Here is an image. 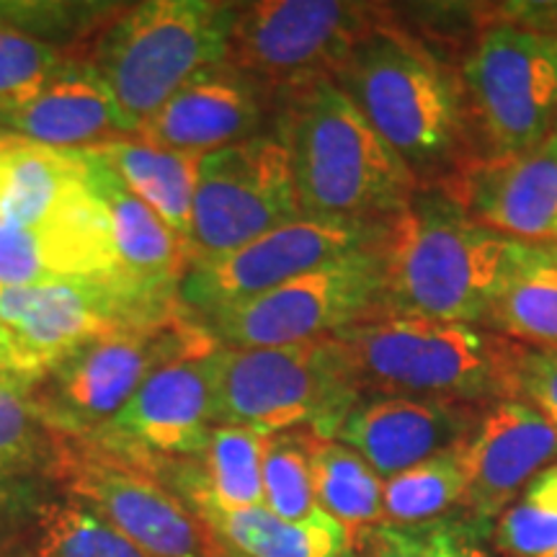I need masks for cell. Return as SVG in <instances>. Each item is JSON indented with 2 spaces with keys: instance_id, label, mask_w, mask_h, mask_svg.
Instances as JSON below:
<instances>
[{
  "instance_id": "cell-1",
  "label": "cell",
  "mask_w": 557,
  "mask_h": 557,
  "mask_svg": "<svg viewBox=\"0 0 557 557\" xmlns=\"http://www.w3.org/2000/svg\"><path fill=\"white\" fill-rule=\"evenodd\" d=\"M271 135L287 150L308 220L385 225L421 189L333 81L278 96L271 103Z\"/></svg>"
},
{
  "instance_id": "cell-2",
  "label": "cell",
  "mask_w": 557,
  "mask_h": 557,
  "mask_svg": "<svg viewBox=\"0 0 557 557\" xmlns=\"http://www.w3.org/2000/svg\"><path fill=\"white\" fill-rule=\"evenodd\" d=\"M385 312L485 329L517 240L470 218L447 191L421 186L382 225Z\"/></svg>"
},
{
  "instance_id": "cell-3",
  "label": "cell",
  "mask_w": 557,
  "mask_h": 557,
  "mask_svg": "<svg viewBox=\"0 0 557 557\" xmlns=\"http://www.w3.org/2000/svg\"><path fill=\"white\" fill-rule=\"evenodd\" d=\"M333 83L418 186L444 184L475 156L459 78L387 21L354 47Z\"/></svg>"
},
{
  "instance_id": "cell-4",
  "label": "cell",
  "mask_w": 557,
  "mask_h": 557,
  "mask_svg": "<svg viewBox=\"0 0 557 557\" xmlns=\"http://www.w3.org/2000/svg\"><path fill=\"white\" fill-rule=\"evenodd\" d=\"M361 398L403 395L496 406L519 400L527 346L478 325L380 312L336 333Z\"/></svg>"
},
{
  "instance_id": "cell-5",
  "label": "cell",
  "mask_w": 557,
  "mask_h": 557,
  "mask_svg": "<svg viewBox=\"0 0 557 557\" xmlns=\"http://www.w3.org/2000/svg\"><path fill=\"white\" fill-rule=\"evenodd\" d=\"M238 3L148 0L111 13L90 34L83 62L120 109L132 137L186 83L225 62Z\"/></svg>"
},
{
  "instance_id": "cell-6",
  "label": "cell",
  "mask_w": 557,
  "mask_h": 557,
  "mask_svg": "<svg viewBox=\"0 0 557 557\" xmlns=\"http://www.w3.org/2000/svg\"><path fill=\"white\" fill-rule=\"evenodd\" d=\"M218 348L212 333L189 310H176L90 341L60 359L29 389L32 406L50 431L99 442L158 369L207 357Z\"/></svg>"
},
{
  "instance_id": "cell-7",
  "label": "cell",
  "mask_w": 557,
  "mask_h": 557,
  "mask_svg": "<svg viewBox=\"0 0 557 557\" xmlns=\"http://www.w3.org/2000/svg\"><path fill=\"white\" fill-rule=\"evenodd\" d=\"M359 400L336 336L271 348L222 346L214 426H243L263 436L310 429L318 438H336Z\"/></svg>"
},
{
  "instance_id": "cell-8",
  "label": "cell",
  "mask_w": 557,
  "mask_h": 557,
  "mask_svg": "<svg viewBox=\"0 0 557 557\" xmlns=\"http://www.w3.org/2000/svg\"><path fill=\"white\" fill-rule=\"evenodd\" d=\"M387 13L346 0H261L238 3L222 65L240 73L269 99L333 81L338 67Z\"/></svg>"
},
{
  "instance_id": "cell-9",
  "label": "cell",
  "mask_w": 557,
  "mask_h": 557,
  "mask_svg": "<svg viewBox=\"0 0 557 557\" xmlns=\"http://www.w3.org/2000/svg\"><path fill=\"white\" fill-rule=\"evenodd\" d=\"M465 111L472 152L511 156L534 148L557 127V37L493 16L465 58Z\"/></svg>"
},
{
  "instance_id": "cell-10",
  "label": "cell",
  "mask_w": 557,
  "mask_h": 557,
  "mask_svg": "<svg viewBox=\"0 0 557 557\" xmlns=\"http://www.w3.org/2000/svg\"><path fill=\"white\" fill-rule=\"evenodd\" d=\"M47 472L65 493L150 557H222L214 537L176 493L145 465L86 438L52 431Z\"/></svg>"
},
{
  "instance_id": "cell-11",
  "label": "cell",
  "mask_w": 557,
  "mask_h": 557,
  "mask_svg": "<svg viewBox=\"0 0 557 557\" xmlns=\"http://www.w3.org/2000/svg\"><path fill=\"white\" fill-rule=\"evenodd\" d=\"M380 238L238 308L199 320L225 348L310 344L385 312Z\"/></svg>"
},
{
  "instance_id": "cell-12",
  "label": "cell",
  "mask_w": 557,
  "mask_h": 557,
  "mask_svg": "<svg viewBox=\"0 0 557 557\" xmlns=\"http://www.w3.org/2000/svg\"><path fill=\"white\" fill-rule=\"evenodd\" d=\"M302 220L289 156L263 132L199 160L191 207L189 267L218 259L271 230Z\"/></svg>"
},
{
  "instance_id": "cell-13",
  "label": "cell",
  "mask_w": 557,
  "mask_h": 557,
  "mask_svg": "<svg viewBox=\"0 0 557 557\" xmlns=\"http://www.w3.org/2000/svg\"><path fill=\"white\" fill-rule=\"evenodd\" d=\"M382 225H341L295 220L218 259L191 263L181 278L178 299L197 320L238 308L292 278L372 246Z\"/></svg>"
},
{
  "instance_id": "cell-14",
  "label": "cell",
  "mask_w": 557,
  "mask_h": 557,
  "mask_svg": "<svg viewBox=\"0 0 557 557\" xmlns=\"http://www.w3.org/2000/svg\"><path fill=\"white\" fill-rule=\"evenodd\" d=\"M176 310L184 305L160 308L145 302L116 276L0 284V323L37 354L47 372L90 341Z\"/></svg>"
},
{
  "instance_id": "cell-15",
  "label": "cell",
  "mask_w": 557,
  "mask_h": 557,
  "mask_svg": "<svg viewBox=\"0 0 557 557\" xmlns=\"http://www.w3.org/2000/svg\"><path fill=\"white\" fill-rule=\"evenodd\" d=\"M220 354L222 346L158 369L94 444L135 462L150 455L199 457L214 426Z\"/></svg>"
},
{
  "instance_id": "cell-16",
  "label": "cell",
  "mask_w": 557,
  "mask_h": 557,
  "mask_svg": "<svg viewBox=\"0 0 557 557\" xmlns=\"http://www.w3.org/2000/svg\"><path fill=\"white\" fill-rule=\"evenodd\" d=\"M438 189L508 240L557 243V127L529 150L470 158Z\"/></svg>"
},
{
  "instance_id": "cell-17",
  "label": "cell",
  "mask_w": 557,
  "mask_h": 557,
  "mask_svg": "<svg viewBox=\"0 0 557 557\" xmlns=\"http://www.w3.org/2000/svg\"><path fill=\"white\" fill-rule=\"evenodd\" d=\"M485 408L457 400L364 395L344 418L333 442L346 444L387 480L468 442Z\"/></svg>"
},
{
  "instance_id": "cell-18",
  "label": "cell",
  "mask_w": 557,
  "mask_h": 557,
  "mask_svg": "<svg viewBox=\"0 0 557 557\" xmlns=\"http://www.w3.org/2000/svg\"><path fill=\"white\" fill-rule=\"evenodd\" d=\"M269 120L267 96L240 73L220 65L186 83L132 139L160 150L205 158L214 150L263 135Z\"/></svg>"
},
{
  "instance_id": "cell-19",
  "label": "cell",
  "mask_w": 557,
  "mask_h": 557,
  "mask_svg": "<svg viewBox=\"0 0 557 557\" xmlns=\"http://www.w3.org/2000/svg\"><path fill=\"white\" fill-rule=\"evenodd\" d=\"M557 465V426L524 400L487 406L470 436L465 506L478 521L504 517L540 472Z\"/></svg>"
},
{
  "instance_id": "cell-20",
  "label": "cell",
  "mask_w": 557,
  "mask_h": 557,
  "mask_svg": "<svg viewBox=\"0 0 557 557\" xmlns=\"http://www.w3.org/2000/svg\"><path fill=\"white\" fill-rule=\"evenodd\" d=\"M88 189L107 207L116 246V278L160 308L181 305V278L189 271V248L143 199L129 191L120 173L96 148L81 150Z\"/></svg>"
},
{
  "instance_id": "cell-21",
  "label": "cell",
  "mask_w": 557,
  "mask_h": 557,
  "mask_svg": "<svg viewBox=\"0 0 557 557\" xmlns=\"http://www.w3.org/2000/svg\"><path fill=\"white\" fill-rule=\"evenodd\" d=\"M116 269L109 212L90 191L47 225H0V284L116 276Z\"/></svg>"
},
{
  "instance_id": "cell-22",
  "label": "cell",
  "mask_w": 557,
  "mask_h": 557,
  "mask_svg": "<svg viewBox=\"0 0 557 557\" xmlns=\"http://www.w3.org/2000/svg\"><path fill=\"white\" fill-rule=\"evenodd\" d=\"M0 129L60 150H88L132 139L107 86L81 58L70 60L37 99L0 116Z\"/></svg>"
},
{
  "instance_id": "cell-23",
  "label": "cell",
  "mask_w": 557,
  "mask_h": 557,
  "mask_svg": "<svg viewBox=\"0 0 557 557\" xmlns=\"http://www.w3.org/2000/svg\"><path fill=\"white\" fill-rule=\"evenodd\" d=\"M88 191L81 150L47 148L11 132L0 143V225H47Z\"/></svg>"
},
{
  "instance_id": "cell-24",
  "label": "cell",
  "mask_w": 557,
  "mask_h": 557,
  "mask_svg": "<svg viewBox=\"0 0 557 557\" xmlns=\"http://www.w3.org/2000/svg\"><path fill=\"white\" fill-rule=\"evenodd\" d=\"M222 545L243 557H344L348 534L325 511L310 513L302 521H287L271 513L267 506L225 511L209 500L184 498Z\"/></svg>"
},
{
  "instance_id": "cell-25",
  "label": "cell",
  "mask_w": 557,
  "mask_h": 557,
  "mask_svg": "<svg viewBox=\"0 0 557 557\" xmlns=\"http://www.w3.org/2000/svg\"><path fill=\"white\" fill-rule=\"evenodd\" d=\"M485 329L527 348H557V243L517 240Z\"/></svg>"
},
{
  "instance_id": "cell-26",
  "label": "cell",
  "mask_w": 557,
  "mask_h": 557,
  "mask_svg": "<svg viewBox=\"0 0 557 557\" xmlns=\"http://www.w3.org/2000/svg\"><path fill=\"white\" fill-rule=\"evenodd\" d=\"M96 150L109 160L135 197L143 199L181 240H189L201 158L152 148L139 139H120Z\"/></svg>"
},
{
  "instance_id": "cell-27",
  "label": "cell",
  "mask_w": 557,
  "mask_h": 557,
  "mask_svg": "<svg viewBox=\"0 0 557 557\" xmlns=\"http://www.w3.org/2000/svg\"><path fill=\"white\" fill-rule=\"evenodd\" d=\"M3 549L11 557H150L73 498L26 506L18 545Z\"/></svg>"
},
{
  "instance_id": "cell-28",
  "label": "cell",
  "mask_w": 557,
  "mask_h": 557,
  "mask_svg": "<svg viewBox=\"0 0 557 557\" xmlns=\"http://www.w3.org/2000/svg\"><path fill=\"white\" fill-rule=\"evenodd\" d=\"M267 436L243 426H212L201 451V470L181 475L184 498L199 496L225 511L263 506L261 455Z\"/></svg>"
},
{
  "instance_id": "cell-29",
  "label": "cell",
  "mask_w": 557,
  "mask_h": 557,
  "mask_svg": "<svg viewBox=\"0 0 557 557\" xmlns=\"http://www.w3.org/2000/svg\"><path fill=\"white\" fill-rule=\"evenodd\" d=\"M312 485L320 511L338 521L351 542L367 537L385 521L382 480L364 457L333 438H318L312 447Z\"/></svg>"
},
{
  "instance_id": "cell-30",
  "label": "cell",
  "mask_w": 557,
  "mask_h": 557,
  "mask_svg": "<svg viewBox=\"0 0 557 557\" xmlns=\"http://www.w3.org/2000/svg\"><path fill=\"white\" fill-rule=\"evenodd\" d=\"M470 483V438L382 485V524L416 527L444 519L449 508L462 504Z\"/></svg>"
},
{
  "instance_id": "cell-31",
  "label": "cell",
  "mask_w": 557,
  "mask_h": 557,
  "mask_svg": "<svg viewBox=\"0 0 557 557\" xmlns=\"http://www.w3.org/2000/svg\"><path fill=\"white\" fill-rule=\"evenodd\" d=\"M318 436L310 429L271 434L263 442L261 483L263 506L278 519L302 521L318 511L312 485V447Z\"/></svg>"
},
{
  "instance_id": "cell-32",
  "label": "cell",
  "mask_w": 557,
  "mask_h": 557,
  "mask_svg": "<svg viewBox=\"0 0 557 557\" xmlns=\"http://www.w3.org/2000/svg\"><path fill=\"white\" fill-rule=\"evenodd\" d=\"M58 41H47L0 18V116L37 99L75 60Z\"/></svg>"
},
{
  "instance_id": "cell-33",
  "label": "cell",
  "mask_w": 557,
  "mask_h": 557,
  "mask_svg": "<svg viewBox=\"0 0 557 557\" xmlns=\"http://www.w3.org/2000/svg\"><path fill=\"white\" fill-rule=\"evenodd\" d=\"M496 545L511 557H545L557 547V465L540 472L506 508Z\"/></svg>"
},
{
  "instance_id": "cell-34",
  "label": "cell",
  "mask_w": 557,
  "mask_h": 557,
  "mask_svg": "<svg viewBox=\"0 0 557 557\" xmlns=\"http://www.w3.org/2000/svg\"><path fill=\"white\" fill-rule=\"evenodd\" d=\"M361 557H487L475 524L438 519L416 527L380 524L357 545Z\"/></svg>"
},
{
  "instance_id": "cell-35",
  "label": "cell",
  "mask_w": 557,
  "mask_h": 557,
  "mask_svg": "<svg viewBox=\"0 0 557 557\" xmlns=\"http://www.w3.org/2000/svg\"><path fill=\"white\" fill-rule=\"evenodd\" d=\"M52 431L32 406L29 389L0 387V480L47 468Z\"/></svg>"
},
{
  "instance_id": "cell-36",
  "label": "cell",
  "mask_w": 557,
  "mask_h": 557,
  "mask_svg": "<svg viewBox=\"0 0 557 557\" xmlns=\"http://www.w3.org/2000/svg\"><path fill=\"white\" fill-rule=\"evenodd\" d=\"M519 400L557 426V348H527L519 369Z\"/></svg>"
},
{
  "instance_id": "cell-37",
  "label": "cell",
  "mask_w": 557,
  "mask_h": 557,
  "mask_svg": "<svg viewBox=\"0 0 557 557\" xmlns=\"http://www.w3.org/2000/svg\"><path fill=\"white\" fill-rule=\"evenodd\" d=\"M47 374V367L29 346L0 323V387L32 389Z\"/></svg>"
},
{
  "instance_id": "cell-38",
  "label": "cell",
  "mask_w": 557,
  "mask_h": 557,
  "mask_svg": "<svg viewBox=\"0 0 557 557\" xmlns=\"http://www.w3.org/2000/svg\"><path fill=\"white\" fill-rule=\"evenodd\" d=\"M222 557H243V555H238V553H233V549H230V547H227V553H225V555H222Z\"/></svg>"
},
{
  "instance_id": "cell-39",
  "label": "cell",
  "mask_w": 557,
  "mask_h": 557,
  "mask_svg": "<svg viewBox=\"0 0 557 557\" xmlns=\"http://www.w3.org/2000/svg\"><path fill=\"white\" fill-rule=\"evenodd\" d=\"M5 137H9V132H5V129H0V143H3Z\"/></svg>"
},
{
  "instance_id": "cell-40",
  "label": "cell",
  "mask_w": 557,
  "mask_h": 557,
  "mask_svg": "<svg viewBox=\"0 0 557 557\" xmlns=\"http://www.w3.org/2000/svg\"><path fill=\"white\" fill-rule=\"evenodd\" d=\"M545 557H557V547L553 549V553H549V555H545Z\"/></svg>"
},
{
  "instance_id": "cell-41",
  "label": "cell",
  "mask_w": 557,
  "mask_h": 557,
  "mask_svg": "<svg viewBox=\"0 0 557 557\" xmlns=\"http://www.w3.org/2000/svg\"><path fill=\"white\" fill-rule=\"evenodd\" d=\"M344 557H361V555H357V553H346Z\"/></svg>"
},
{
  "instance_id": "cell-42",
  "label": "cell",
  "mask_w": 557,
  "mask_h": 557,
  "mask_svg": "<svg viewBox=\"0 0 557 557\" xmlns=\"http://www.w3.org/2000/svg\"><path fill=\"white\" fill-rule=\"evenodd\" d=\"M0 557H9V555H5V549H3V547H0Z\"/></svg>"
},
{
  "instance_id": "cell-43",
  "label": "cell",
  "mask_w": 557,
  "mask_h": 557,
  "mask_svg": "<svg viewBox=\"0 0 557 557\" xmlns=\"http://www.w3.org/2000/svg\"><path fill=\"white\" fill-rule=\"evenodd\" d=\"M5 555H9V553H5ZM9 557H11V555H9Z\"/></svg>"
}]
</instances>
